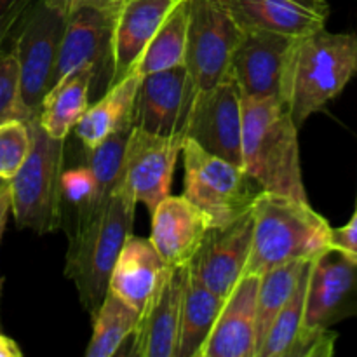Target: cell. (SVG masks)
I'll list each match as a JSON object with an SVG mask.
<instances>
[{
	"instance_id": "obj_33",
	"label": "cell",
	"mask_w": 357,
	"mask_h": 357,
	"mask_svg": "<svg viewBox=\"0 0 357 357\" xmlns=\"http://www.w3.org/2000/svg\"><path fill=\"white\" fill-rule=\"evenodd\" d=\"M33 0H0V47Z\"/></svg>"
},
{
	"instance_id": "obj_23",
	"label": "cell",
	"mask_w": 357,
	"mask_h": 357,
	"mask_svg": "<svg viewBox=\"0 0 357 357\" xmlns=\"http://www.w3.org/2000/svg\"><path fill=\"white\" fill-rule=\"evenodd\" d=\"M91 82L93 73L89 70H79L49 89L37 115L38 124L49 136L66 139L89 107Z\"/></svg>"
},
{
	"instance_id": "obj_17",
	"label": "cell",
	"mask_w": 357,
	"mask_h": 357,
	"mask_svg": "<svg viewBox=\"0 0 357 357\" xmlns=\"http://www.w3.org/2000/svg\"><path fill=\"white\" fill-rule=\"evenodd\" d=\"M149 239L166 267H183L192 261L211 229V220L185 195H167L152 213Z\"/></svg>"
},
{
	"instance_id": "obj_30",
	"label": "cell",
	"mask_w": 357,
	"mask_h": 357,
	"mask_svg": "<svg viewBox=\"0 0 357 357\" xmlns=\"http://www.w3.org/2000/svg\"><path fill=\"white\" fill-rule=\"evenodd\" d=\"M31 146L28 121L14 119L0 124V181H9L26 159Z\"/></svg>"
},
{
	"instance_id": "obj_28",
	"label": "cell",
	"mask_w": 357,
	"mask_h": 357,
	"mask_svg": "<svg viewBox=\"0 0 357 357\" xmlns=\"http://www.w3.org/2000/svg\"><path fill=\"white\" fill-rule=\"evenodd\" d=\"M310 261H289L260 275L257 291V354L272 323L286 305L289 296L293 295L303 271Z\"/></svg>"
},
{
	"instance_id": "obj_2",
	"label": "cell",
	"mask_w": 357,
	"mask_h": 357,
	"mask_svg": "<svg viewBox=\"0 0 357 357\" xmlns=\"http://www.w3.org/2000/svg\"><path fill=\"white\" fill-rule=\"evenodd\" d=\"M243 167L261 190L309 202L298 128L281 98H243Z\"/></svg>"
},
{
	"instance_id": "obj_20",
	"label": "cell",
	"mask_w": 357,
	"mask_h": 357,
	"mask_svg": "<svg viewBox=\"0 0 357 357\" xmlns=\"http://www.w3.org/2000/svg\"><path fill=\"white\" fill-rule=\"evenodd\" d=\"M176 0H126L114 28V72L110 86L132 72L136 61Z\"/></svg>"
},
{
	"instance_id": "obj_34",
	"label": "cell",
	"mask_w": 357,
	"mask_h": 357,
	"mask_svg": "<svg viewBox=\"0 0 357 357\" xmlns=\"http://www.w3.org/2000/svg\"><path fill=\"white\" fill-rule=\"evenodd\" d=\"M331 250L357 258V209L347 225L331 229Z\"/></svg>"
},
{
	"instance_id": "obj_26",
	"label": "cell",
	"mask_w": 357,
	"mask_h": 357,
	"mask_svg": "<svg viewBox=\"0 0 357 357\" xmlns=\"http://www.w3.org/2000/svg\"><path fill=\"white\" fill-rule=\"evenodd\" d=\"M188 26V0L174 3L166 20L160 23L159 30L149 42L143 54L136 61L132 72L139 77L160 70L174 68L185 65V49H187Z\"/></svg>"
},
{
	"instance_id": "obj_35",
	"label": "cell",
	"mask_w": 357,
	"mask_h": 357,
	"mask_svg": "<svg viewBox=\"0 0 357 357\" xmlns=\"http://www.w3.org/2000/svg\"><path fill=\"white\" fill-rule=\"evenodd\" d=\"M44 2L54 10H58L59 14L68 17L70 14L82 9V7H100V9L121 10L122 3L126 0H44Z\"/></svg>"
},
{
	"instance_id": "obj_1",
	"label": "cell",
	"mask_w": 357,
	"mask_h": 357,
	"mask_svg": "<svg viewBox=\"0 0 357 357\" xmlns=\"http://www.w3.org/2000/svg\"><path fill=\"white\" fill-rule=\"evenodd\" d=\"M356 73V33L321 28L293 38L282 70V100L296 128L335 100Z\"/></svg>"
},
{
	"instance_id": "obj_29",
	"label": "cell",
	"mask_w": 357,
	"mask_h": 357,
	"mask_svg": "<svg viewBox=\"0 0 357 357\" xmlns=\"http://www.w3.org/2000/svg\"><path fill=\"white\" fill-rule=\"evenodd\" d=\"M312 264V261H310ZM310 264L303 271L300 278L298 286L289 296L286 305L275 317L261 344L257 357H289L293 347L298 342L300 335L303 331V309H305V295H307V282H309Z\"/></svg>"
},
{
	"instance_id": "obj_36",
	"label": "cell",
	"mask_w": 357,
	"mask_h": 357,
	"mask_svg": "<svg viewBox=\"0 0 357 357\" xmlns=\"http://www.w3.org/2000/svg\"><path fill=\"white\" fill-rule=\"evenodd\" d=\"M21 354L23 352L17 347L16 342L0 331V357H21Z\"/></svg>"
},
{
	"instance_id": "obj_12",
	"label": "cell",
	"mask_w": 357,
	"mask_h": 357,
	"mask_svg": "<svg viewBox=\"0 0 357 357\" xmlns=\"http://www.w3.org/2000/svg\"><path fill=\"white\" fill-rule=\"evenodd\" d=\"M181 136H160L132 128L122 157V183L149 213L169 195Z\"/></svg>"
},
{
	"instance_id": "obj_19",
	"label": "cell",
	"mask_w": 357,
	"mask_h": 357,
	"mask_svg": "<svg viewBox=\"0 0 357 357\" xmlns=\"http://www.w3.org/2000/svg\"><path fill=\"white\" fill-rule=\"evenodd\" d=\"M241 30H267L302 37L324 28L326 0H222Z\"/></svg>"
},
{
	"instance_id": "obj_13",
	"label": "cell",
	"mask_w": 357,
	"mask_h": 357,
	"mask_svg": "<svg viewBox=\"0 0 357 357\" xmlns=\"http://www.w3.org/2000/svg\"><path fill=\"white\" fill-rule=\"evenodd\" d=\"M188 265L166 267L139 310L129 356L176 357Z\"/></svg>"
},
{
	"instance_id": "obj_5",
	"label": "cell",
	"mask_w": 357,
	"mask_h": 357,
	"mask_svg": "<svg viewBox=\"0 0 357 357\" xmlns=\"http://www.w3.org/2000/svg\"><path fill=\"white\" fill-rule=\"evenodd\" d=\"M31 146L23 166L7 181L10 213L20 229L51 234L61 227L65 142L49 136L37 117L28 121Z\"/></svg>"
},
{
	"instance_id": "obj_38",
	"label": "cell",
	"mask_w": 357,
	"mask_h": 357,
	"mask_svg": "<svg viewBox=\"0 0 357 357\" xmlns=\"http://www.w3.org/2000/svg\"><path fill=\"white\" fill-rule=\"evenodd\" d=\"M6 225H7V218L0 220V241H2V236H3V230H6ZM0 291H2V279H0Z\"/></svg>"
},
{
	"instance_id": "obj_22",
	"label": "cell",
	"mask_w": 357,
	"mask_h": 357,
	"mask_svg": "<svg viewBox=\"0 0 357 357\" xmlns=\"http://www.w3.org/2000/svg\"><path fill=\"white\" fill-rule=\"evenodd\" d=\"M139 79L142 77L136 72L128 73L124 79L108 87L96 103L87 107L73 128L84 150L94 149L121 129L132 128V110Z\"/></svg>"
},
{
	"instance_id": "obj_14",
	"label": "cell",
	"mask_w": 357,
	"mask_h": 357,
	"mask_svg": "<svg viewBox=\"0 0 357 357\" xmlns=\"http://www.w3.org/2000/svg\"><path fill=\"white\" fill-rule=\"evenodd\" d=\"M194 94L185 65L143 75L136 91L132 128L185 139L183 129Z\"/></svg>"
},
{
	"instance_id": "obj_3",
	"label": "cell",
	"mask_w": 357,
	"mask_h": 357,
	"mask_svg": "<svg viewBox=\"0 0 357 357\" xmlns=\"http://www.w3.org/2000/svg\"><path fill=\"white\" fill-rule=\"evenodd\" d=\"M253 241L244 275L289 261L316 260L331 250V225L309 202L261 190L253 208Z\"/></svg>"
},
{
	"instance_id": "obj_40",
	"label": "cell",
	"mask_w": 357,
	"mask_h": 357,
	"mask_svg": "<svg viewBox=\"0 0 357 357\" xmlns=\"http://www.w3.org/2000/svg\"><path fill=\"white\" fill-rule=\"evenodd\" d=\"M356 209H357V206H356Z\"/></svg>"
},
{
	"instance_id": "obj_21",
	"label": "cell",
	"mask_w": 357,
	"mask_h": 357,
	"mask_svg": "<svg viewBox=\"0 0 357 357\" xmlns=\"http://www.w3.org/2000/svg\"><path fill=\"white\" fill-rule=\"evenodd\" d=\"M166 268L152 241L129 234L115 260L108 291L126 303L142 310Z\"/></svg>"
},
{
	"instance_id": "obj_10",
	"label": "cell",
	"mask_w": 357,
	"mask_h": 357,
	"mask_svg": "<svg viewBox=\"0 0 357 357\" xmlns=\"http://www.w3.org/2000/svg\"><path fill=\"white\" fill-rule=\"evenodd\" d=\"M183 136L206 152L243 166V96L230 73L194 94Z\"/></svg>"
},
{
	"instance_id": "obj_31",
	"label": "cell",
	"mask_w": 357,
	"mask_h": 357,
	"mask_svg": "<svg viewBox=\"0 0 357 357\" xmlns=\"http://www.w3.org/2000/svg\"><path fill=\"white\" fill-rule=\"evenodd\" d=\"M24 117L20 100V70L14 52H0V124Z\"/></svg>"
},
{
	"instance_id": "obj_32",
	"label": "cell",
	"mask_w": 357,
	"mask_h": 357,
	"mask_svg": "<svg viewBox=\"0 0 357 357\" xmlns=\"http://www.w3.org/2000/svg\"><path fill=\"white\" fill-rule=\"evenodd\" d=\"M63 199L75 206L87 204L94 192V176L87 166L73 167L63 171L61 174Z\"/></svg>"
},
{
	"instance_id": "obj_25",
	"label": "cell",
	"mask_w": 357,
	"mask_h": 357,
	"mask_svg": "<svg viewBox=\"0 0 357 357\" xmlns=\"http://www.w3.org/2000/svg\"><path fill=\"white\" fill-rule=\"evenodd\" d=\"M131 129L132 128L121 129V131L108 136L98 146L86 150L87 167H89L94 176V192L89 201H87V204L79 208L77 225L87 222L91 216L96 215L121 185L122 157H124V149Z\"/></svg>"
},
{
	"instance_id": "obj_9",
	"label": "cell",
	"mask_w": 357,
	"mask_h": 357,
	"mask_svg": "<svg viewBox=\"0 0 357 357\" xmlns=\"http://www.w3.org/2000/svg\"><path fill=\"white\" fill-rule=\"evenodd\" d=\"M121 10L82 7L66 17L52 84L79 70L93 73L91 93L103 94L114 72V28Z\"/></svg>"
},
{
	"instance_id": "obj_7",
	"label": "cell",
	"mask_w": 357,
	"mask_h": 357,
	"mask_svg": "<svg viewBox=\"0 0 357 357\" xmlns=\"http://www.w3.org/2000/svg\"><path fill=\"white\" fill-rule=\"evenodd\" d=\"M14 56L20 70V100L26 121L37 117L52 84L66 17L44 0H33L20 23Z\"/></svg>"
},
{
	"instance_id": "obj_11",
	"label": "cell",
	"mask_w": 357,
	"mask_h": 357,
	"mask_svg": "<svg viewBox=\"0 0 357 357\" xmlns=\"http://www.w3.org/2000/svg\"><path fill=\"white\" fill-rule=\"evenodd\" d=\"M349 317H357V258L328 250L310 264L303 328L330 330Z\"/></svg>"
},
{
	"instance_id": "obj_16",
	"label": "cell",
	"mask_w": 357,
	"mask_h": 357,
	"mask_svg": "<svg viewBox=\"0 0 357 357\" xmlns=\"http://www.w3.org/2000/svg\"><path fill=\"white\" fill-rule=\"evenodd\" d=\"M293 38L267 30H243L230 59V75L243 98H281L282 70Z\"/></svg>"
},
{
	"instance_id": "obj_4",
	"label": "cell",
	"mask_w": 357,
	"mask_h": 357,
	"mask_svg": "<svg viewBox=\"0 0 357 357\" xmlns=\"http://www.w3.org/2000/svg\"><path fill=\"white\" fill-rule=\"evenodd\" d=\"M136 204L121 181L107 204L87 222L77 225L75 236L70 241L65 275L73 281L80 303L89 314L96 312L107 295L115 260L132 232Z\"/></svg>"
},
{
	"instance_id": "obj_27",
	"label": "cell",
	"mask_w": 357,
	"mask_h": 357,
	"mask_svg": "<svg viewBox=\"0 0 357 357\" xmlns=\"http://www.w3.org/2000/svg\"><path fill=\"white\" fill-rule=\"evenodd\" d=\"M139 310L107 291L103 302L93 314V335L87 345V357H114L122 344L135 333Z\"/></svg>"
},
{
	"instance_id": "obj_6",
	"label": "cell",
	"mask_w": 357,
	"mask_h": 357,
	"mask_svg": "<svg viewBox=\"0 0 357 357\" xmlns=\"http://www.w3.org/2000/svg\"><path fill=\"white\" fill-rule=\"evenodd\" d=\"M185 166L183 195L211 220L225 227L251 211L261 187L243 166L206 152L192 139L181 145Z\"/></svg>"
},
{
	"instance_id": "obj_37",
	"label": "cell",
	"mask_w": 357,
	"mask_h": 357,
	"mask_svg": "<svg viewBox=\"0 0 357 357\" xmlns=\"http://www.w3.org/2000/svg\"><path fill=\"white\" fill-rule=\"evenodd\" d=\"M10 211V194L7 181L0 183V220L7 218Z\"/></svg>"
},
{
	"instance_id": "obj_18",
	"label": "cell",
	"mask_w": 357,
	"mask_h": 357,
	"mask_svg": "<svg viewBox=\"0 0 357 357\" xmlns=\"http://www.w3.org/2000/svg\"><path fill=\"white\" fill-rule=\"evenodd\" d=\"M258 281V275H243L234 286L199 357H255Z\"/></svg>"
},
{
	"instance_id": "obj_39",
	"label": "cell",
	"mask_w": 357,
	"mask_h": 357,
	"mask_svg": "<svg viewBox=\"0 0 357 357\" xmlns=\"http://www.w3.org/2000/svg\"><path fill=\"white\" fill-rule=\"evenodd\" d=\"M176 2H180V0H176Z\"/></svg>"
},
{
	"instance_id": "obj_8",
	"label": "cell",
	"mask_w": 357,
	"mask_h": 357,
	"mask_svg": "<svg viewBox=\"0 0 357 357\" xmlns=\"http://www.w3.org/2000/svg\"><path fill=\"white\" fill-rule=\"evenodd\" d=\"M241 33L222 0H188L185 66L194 93L209 89L229 75Z\"/></svg>"
},
{
	"instance_id": "obj_24",
	"label": "cell",
	"mask_w": 357,
	"mask_h": 357,
	"mask_svg": "<svg viewBox=\"0 0 357 357\" xmlns=\"http://www.w3.org/2000/svg\"><path fill=\"white\" fill-rule=\"evenodd\" d=\"M225 298L213 293L202 284L188 267L185 282L183 303H181L180 337H178L176 357H199L202 345L208 340L215 321L222 310Z\"/></svg>"
},
{
	"instance_id": "obj_15",
	"label": "cell",
	"mask_w": 357,
	"mask_h": 357,
	"mask_svg": "<svg viewBox=\"0 0 357 357\" xmlns=\"http://www.w3.org/2000/svg\"><path fill=\"white\" fill-rule=\"evenodd\" d=\"M253 241V211L225 227H211L188 264L195 278L213 293L227 298L244 275Z\"/></svg>"
}]
</instances>
